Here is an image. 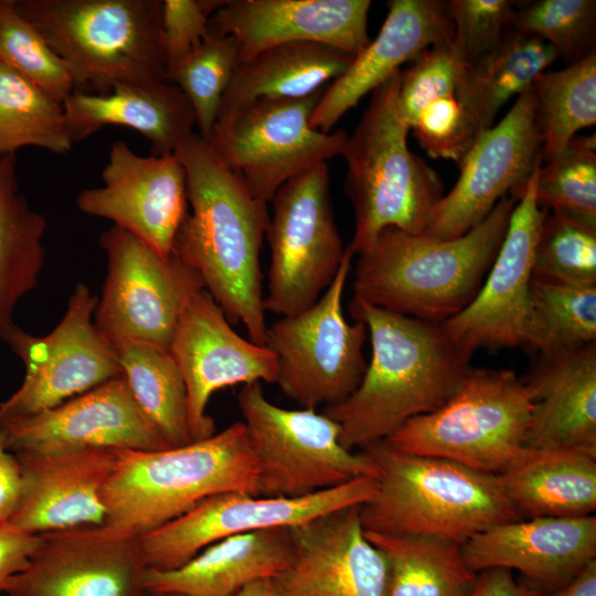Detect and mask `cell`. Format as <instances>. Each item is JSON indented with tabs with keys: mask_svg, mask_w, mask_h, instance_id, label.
Masks as SVG:
<instances>
[{
	"mask_svg": "<svg viewBox=\"0 0 596 596\" xmlns=\"http://www.w3.org/2000/svg\"><path fill=\"white\" fill-rule=\"evenodd\" d=\"M237 404L257 465V494L298 498L358 478H377L375 462L347 449L340 426L316 409L272 403L262 383L242 387Z\"/></svg>",
	"mask_w": 596,
	"mask_h": 596,
	"instance_id": "9",
	"label": "cell"
},
{
	"mask_svg": "<svg viewBox=\"0 0 596 596\" xmlns=\"http://www.w3.org/2000/svg\"><path fill=\"white\" fill-rule=\"evenodd\" d=\"M25 147L71 151L63 105L0 62V157Z\"/></svg>",
	"mask_w": 596,
	"mask_h": 596,
	"instance_id": "37",
	"label": "cell"
},
{
	"mask_svg": "<svg viewBox=\"0 0 596 596\" xmlns=\"http://www.w3.org/2000/svg\"><path fill=\"white\" fill-rule=\"evenodd\" d=\"M538 204L596 219V138L575 136L557 155L542 162L535 183Z\"/></svg>",
	"mask_w": 596,
	"mask_h": 596,
	"instance_id": "43",
	"label": "cell"
},
{
	"mask_svg": "<svg viewBox=\"0 0 596 596\" xmlns=\"http://www.w3.org/2000/svg\"><path fill=\"white\" fill-rule=\"evenodd\" d=\"M541 164L519 193L502 243L477 296L462 311L441 322L449 339L470 355L479 348L531 345L533 259L547 214L535 196Z\"/></svg>",
	"mask_w": 596,
	"mask_h": 596,
	"instance_id": "17",
	"label": "cell"
},
{
	"mask_svg": "<svg viewBox=\"0 0 596 596\" xmlns=\"http://www.w3.org/2000/svg\"><path fill=\"white\" fill-rule=\"evenodd\" d=\"M365 535L386 557V596L471 595L478 573L466 563L461 544L423 535Z\"/></svg>",
	"mask_w": 596,
	"mask_h": 596,
	"instance_id": "34",
	"label": "cell"
},
{
	"mask_svg": "<svg viewBox=\"0 0 596 596\" xmlns=\"http://www.w3.org/2000/svg\"><path fill=\"white\" fill-rule=\"evenodd\" d=\"M97 296L78 281L66 310L46 336L17 324L4 342L24 364L19 389L0 403V419L30 416L121 375L115 348L94 320Z\"/></svg>",
	"mask_w": 596,
	"mask_h": 596,
	"instance_id": "14",
	"label": "cell"
},
{
	"mask_svg": "<svg viewBox=\"0 0 596 596\" xmlns=\"http://www.w3.org/2000/svg\"><path fill=\"white\" fill-rule=\"evenodd\" d=\"M468 566L517 570L540 595L572 581L596 560V517H541L499 523L461 544Z\"/></svg>",
	"mask_w": 596,
	"mask_h": 596,
	"instance_id": "24",
	"label": "cell"
},
{
	"mask_svg": "<svg viewBox=\"0 0 596 596\" xmlns=\"http://www.w3.org/2000/svg\"><path fill=\"white\" fill-rule=\"evenodd\" d=\"M326 87L304 98L257 100L215 124L207 142L254 198L267 203L287 181L340 155L348 134L309 123Z\"/></svg>",
	"mask_w": 596,
	"mask_h": 596,
	"instance_id": "13",
	"label": "cell"
},
{
	"mask_svg": "<svg viewBox=\"0 0 596 596\" xmlns=\"http://www.w3.org/2000/svg\"><path fill=\"white\" fill-rule=\"evenodd\" d=\"M470 596H540V594L515 581L510 570L489 568L478 573Z\"/></svg>",
	"mask_w": 596,
	"mask_h": 596,
	"instance_id": "50",
	"label": "cell"
},
{
	"mask_svg": "<svg viewBox=\"0 0 596 596\" xmlns=\"http://www.w3.org/2000/svg\"><path fill=\"white\" fill-rule=\"evenodd\" d=\"M531 349L553 353L596 342V284L532 277Z\"/></svg>",
	"mask_w": 596,
	"mask_h": 596,
	"instance_id": "38",
	"label": "cell"
},
{
	"mask_svg": "<svg viewBox=\"0 0 596 596\" xmlns=\"http://www.w3.org/2000/svg\"><path fill=\"white\" fill-rule=\"evenodd\" d=\"M411 130L429 157L453 160L457 164L478 136L455 94L427 104Z\"/></svg>",
	"mask_w": 596,
	"mask_h": 596,
	"instance_id": "46",
	"label": "cell"
},
{
	"mask_svg": "<svg viewBox=\"0 0 596 596\" xmlns=\"http://www.w3.org/2000/svg\"><path fill=\"white\" fill-rule=\"evenodd\" d=\"M291 556L290 528L232 535L207 545L177 568H149L145 588L188 596H233L254 582L276 577Z\"/></svg>",
	"mask_w": 596,
	"mask_h": 596,
	"instance_id": "29",
	"label": "cell"
},
{
	"mask_svg": "<svg viewBox=\"0 0 596 596\" xmlns=\"http://www.w3.org/2000/svg\"><path fill=\"white\" fill-rule=\"evenodd\" d=\"M370 0H226L209 31L234 36L240 63L275 45L312 42L356 56L371 42Z\"/></svg>",
	"mask_w": 596,
	"mask_h": 596,
	"instance_id": "23",
	"label": "cell"
},
{
	"mask_svg": "<svg viewBox=\"0 0 596 596\" xmlns=\"http://www.w3.org/2000/svg\"><path fill=\"white\" fill-rule=\"evenodd\" d=\"M15 153L0 157V339L15 326L19 302L40 280L47 221L21 193Z\"/></svg>",
	"mask_w": 596,
	"mask_h": 596,
	"instance_id": "33",
	"label": "cell"
},
{
	"mask_svg": "<svg viewBox=\"0 0 596 596\" xmlns=\"http://www.w3.org/2000/svg\"><path fill=\"white\" fill-rule=\"evenodd\" d=\"M17 456L22 485L9 520L13 525L34 534L103 525V490L115 465L116 449L65 448Z\"/></svg>",
	"mask_w": 596,
	"mask_h": 596,
	"instance_id": "25",
	"label": "cell"
},
{
	"mask_svg": "<svg viewBox=\"0 0 596 596\" xmlns=\"http://www.w3.org/2000/svg\"><path fill=\"white\" fill-rule=\"evenodd\" d=\"M327 162L281 185L272 202L266 237L270 251L265 311L281 317L311 307L333 281L345 248L330 199Z\"/></svg>",
	"mask_w": 596,
	"mask_h": 596,
	"instance_id": "11",
	"label": "cell"
},
{
	"mask_svg": "<svg viewBox=\"0 0 596 596\" xmlns=\"http://www.w3.org/2000/svg\"><path fill=\"white\" fill-rule=\"evenodd\" d=\"M497 476L522 519L578 518L596 511V456L589 453L523 446Z\"/></svg>",
	"mask_w": 596,
	"mask_h": 596,
	"instance_id": "30",
	"label": "cell"
},
{
	"mask_svg": "<svg viewBox=\"0 0 596 596\" xmlns=\"http://www.w3.org/2000/svg\"><path fill=\"white\" fill-rule=\"evenodd\" d=\"M465 67L449 40L429 46L402 70L398 105L409 129L427 104L456 94Z\"/></svg>",
	"mask_w": 596,
	"mask_h": 596,
	"instance_id": "44",
	"label": "cell"
},
{
	"mask_svg": "<svg viewBox=\"0 0 596 596\" xmlns=\"http://www.w3.org/2000/svg\"><path fill=\"white\" fill-rule=\"evenodd\" d=\"M557 58L542 39L511 29L494 49L466 64L455 95L477 135L492 127L507 102L530 89Z\"/></svg>",
	"mask_w": 596,
	"mask_h": 596,
	"instance_id": "32",
	"label": "cell"
},
{
	"mask_svg": "<svg viewBox=\"0 0 596 596\" xmlns=\"http://www.w3.org/2000/svg\"><path fill=\"white\" fill-rule=\"evenodd\" d=\"M67 65L75 86L98 94L167 81L161 0H13Z\"/></svg>",
	"mask_w": 596,
	"mask_h": 596,
	"instance_id": "7",
	"label": "cell"
},
{
	"mask_svg": "<svg viewBox=\"0 0 596 596\" xmlns=\"http://www.w3.org/2000/svg\"><path fill=\"white\" fill-rule=\"evenodd\" d=\"M174 155L187 173L191 212L172 254L195 270L228 322L242 323L248 339L265 345L267 324L259 252L269 216L240 175L196 132Z\"/></svg>",
	"mask_w": 596,
	"mask_h": 596,
	"instance_id": "1",
	"label": "cell"
},
{
	"mask_svg": "<svg viewBox=\"0 0 596 596\" xmlns=\"http://www.w3.org/2000/svg\"><path fill=\"white\" fill-rule=\"evenodd\" d=\"M0 62L61 104L76 88L65 62L13 0H0Z\"/></svg>",
	"mask_w": 596,
	"mask_h": 596,
	"instance_id": "40",
	"label": "cell"
},
{
	"mask_svg": "<svg viewBox=\"0 0 596 596\" xmlns=\"http://www.w3.org/2000/svg\"><path fill=\"white\" fill-rule=\"evenodd\" d=\"M376 478H358L298 498L228 491L214 494L169 523L139 538L148 567L177 568L207 545L227 536L294 528L369 501Z\"/></svg>",
	"mask_w": 596,
	"mask_h": 596,
	"instance_id": "15",
	"label": "cell"
},
{
	"mask_svg": "<svg viewBox=\"0 0 596 596\" xmlns=\"http://www.w3.org/2000/svg\"><path fill=\"white\" fill-rule=\"evenodd\" d=\"M533 402L526 447H564L596 456V342L539 353L522 377Z\"/></svg>",
	"mask_w": 596,
	"mask_h": 596,
	"instance_id": "27",
	"label": "cell"
},
{
	"mask_svg": "<svg viewBox=\"0 0 596 596\" xmlns=\"http://www.w3.org/2000/svg\"><path fill=\"white\" fill-rule=\"evenodd\" d=\"M533 276L596 284V219L561 210L547 213L535 246Z\"/></svg>",
	"mask_w": 596,
	"mask_h": 596,
	"instance_id": "41",
	"label": "cell"
},
{
	"mask_svg": "<svg viewBox=\"0 0 596 596\" xmlns=\"http://www.w3.org/2000/svg\"><path fill=\"white\" fill-rule=\"evenodd\" d=\"M401 72L372 92L340 150L347 162L344 192L354 211L348 245L353 255L366 249L386 227L424 233L445 194L438 173L408 148L411 129L398 105Z\"/></svg>",
	"mask_w": 596,
	"mask_h": 596,
	"instance_id": "6",
	"label": "cell"
},
{
	"mask_svg": "<svg viewBox=\"0 0 596 596\" xmlns=\"http://www.w3.org/2000/svg\"><path fill=\"white\" fill-rule=\"evenodd\" d=\"M233 596H276L272 579H262L254 582Z\"/></svg>",
	"mask_w": 596,
	"mask_h": 596,
	"instance_id": "52",
	"label": "cell"
},
{
	"mask_svg": "<svg viewBox=\"0 0 596 596\" xmlns=\"http://www.w3.org/2000/svg\"><path fill=\"white\" fill-rule=\"evenodd\" d=\"M512 29L542 39L570 65L596 52V1H518Z\"/></svg>",
	"mask_w": 596,
	"mask_h": 596,
	"instance_id": "42",
	"label": "cell"
},
{
	"mask_svg": "<svg viewBox=\"0 0 596 596\" xmlns=\"http://www.w3.org/2000/svg\"><path fill=\"white\" fill-rule=\"evenodd\" d=\"M238 64L237 40L210 32L199 47L168 70L167 81L177 85L189 99L199 135L206 141Z\"/></svg>",
	"mask_w": 596,
	"mask_h": 596,
	"instance_id": "39",
	"label": "cell"
},
{
	"mask_svg": "<svg viewBox=\"0 0 596 596\" xmlns=\"http://www.w3.org/2000/svg\"><path fill=\"white\" fill-rule=\"evenodd\" d=\"M21 466L15 454L7 447L6 436L0 426V521L10 520L21 494Z\"/></svg>",
	"mask_w": 596,
	"mask_h": 596,
	"instance_id": "49",
	"label": "cell"
},
{
	"mask_svg": "<svg viewBox=\"0 0 596 596\" xmlns=\"http://www.w3.org/2000/svg\"><path fill=\"white\" fill-rule=\"evenodd\" d=\"M518 199L504 195L479 224L451 240L384 228L359 254L354 297L424 321L455 317L481 288Z\"/></svg>",
	"mask_w": 596,
	"mask_h": 596,
	"instance_id": "3",
	"label": "cell"
},
{
	"mask_svg": "<svg viewBox=\"0 0 596 596\" xmlns=\"http://www.w3.org/2000/svg\"><path fill=\"white\" fill-rule=\"evenodd\" d=\"M228 491L257 494V465L243 422L179 447L116 449L103 490V525L140 538Z\"/></svg>",
	"mask_w": 596,
	"mask_h": 596,
	"instance_id": "4",
	"label": "cell"
},
{
	"mask_svg": "<svg viewBox=\"0 0 596 596\" xmlns=\"http://www.w3.org/2000/svg\"><path fill=\"white\" fill-rule=\"evenodd\" d=\"M99 245L107 272L94 312L96 326L113 347L143 342L168 349L187 301L204 288L199 274L115 225L100 234Z\"/></svg>",
	"mask_w": 596,
	"mask_h": 596,
	"instance_id": "12",
	"label": "cell"
},
{
	"mask_svg": "<svg viewBox=\"0 0 596 596\" xmlns=\"http://www.w3.org/2000/svg\"><path fill=\"white\" fill-rule=\"evenodd\" d=\"M13 454L65 448L159 450L169 448L136 404L123 375L62 404L0 419Z\"/></svg>",
	"mask_w": 596,
	"mask_h": 596,
	"instance_id": "21",
	"label": "cell"
},
{
	"mask_svg": "<svg viewBox=\"0 0 596 596\" xmlns=\"http://www.w3.org/2000/svg\"><path fill=\"white\" fill-rule=\"evenodd\" d=\"M377 35L328 85L310 116V126L330 132L360 99L372 93L423 51L453 39L447 1L391 0Z\"/></svg>",
	"mask_w": 596,
	"mask_h": 596,
	"instance_id": "26",
	"label": "cell"
},
{
	"mask_svg": "<svg viewBox=\"0 0 596 596\" xmlns=\"http://www.w3.org/2000/svg\"><path fill=\"white\" fill-rule=\"evenodd\" d=\"M140 596H188L175 592H155L146 589Z\"/></svg>",
	"mask_w": 596,
	"mask_h": 596,
	"instance_id": "53",
	"label": "cell"
},
{
	"mask_svg": "<svg viewBox=\"0 0 596 596\" xmlns=\"http://www.w3.org/2000/svg\"><path fill=\"white\" fill-rule=\"evenodd\" d=\"M114 348L136 404L168 446L193 441L185 383L169 350L143 342Z\"/></svg>",
	"mask_w": 596,
	"mask_h": 596,
	"instance_id": "35",
	"label": "cell"
},
{
	"mask_svg": "<svg viewBox=\"0 0 596 596\" xmlns=\"http://www.w3.org/2000/svg\"><path fill=\"white\" fill-rule=\"evenodd\" d=\"M363 322L372 355L355 391L323 412L340 426L350 450L384 440L408 419L440 407L470 366L441 323L394 313L353 297L349 305Z\"/></svg>",
	"mask_w": 596,
	"mask_h": 596,
	"instance_id": "2",
	"label": "cell"
},
{
	"mask_svg": "<svg viewBox=\"0 0 596 596\" xmlns=\"http://www.w3.org/2000/svg\"><path fill=\"white\" fill-rule=\"evenodd\" d=\"M532 409L514 371L471 366L440 407L408 419L383 441L398 453L498 475L523 447Z\"/></svg>",
	"mask_w": 596,
	"mask_h": 596,
	"instance_id": "8",
	"label": "cell"
},
{
	"mask_svg": "<svg viewBox=\"0 0 596 596\" xmlns=\"http://www.w3.org/2000/svg\"><path fill=\"white\" fill-rule=\"evenodd\" d=\"M62 105L73 145L105 126H123L149 139L152 155H164L174 152L194 132L195 115L189 99L168 81L120 83L105 94L75 88Z\"/></svg>",
	"mask_w": 596,
	"mask_h": 596,
	"instance_id": "28",
	"label": "cell"
},
{
	"mask_svg": "<svg viewBox=\"0 0 596 596\" xmlns=\"http://www.w3.org/2000/svg\"><path fill=\"white\" fill-rule=\"evenodd\" d=\"M225 1L161 0V35L168 70L201 45L210 33L211 17Z\"/></svg>",
	"mask_w": 596,
	"mask_h": 596,
	"instance_id": "47",
	"label": "cell"
},
{
	"mask_svg": "<svg viewBox=\"0 0 596 596\" xmlns=\"http://www.w3.org/2000/svg\"><path fill=\"white\" fill-rule=\"evenodd\" d=\"M292 556L276 596H386L389 564L365 535L359 505L290 528Z\"/></svg>",
	"mask_w": 596,
	"mask_h": 596,
	"instance_id": "22",
	"label": "cell"
},
{
	"mask_svg": "<svg viewBox=\"0 0 596 596\" xmlns=\"http://www.w3.org/2000/svg\"><path fill=\"white\" fill-rule=\"evenodd\" d=\"M352 257L347 246L333 281L316 304L267 327L265 345L276 358V383L301 408L342 402L366 370V327L359 320L349 322L342 310Z\"/></svg>",
	"mask_w": 596,
	"mask_h": 596,
	"instance_id": "10",
	"label": "cell"
},
{
	"mask_svg": "<svg viewBox=\"0 0 596 596\" xmlns=\"http://www.w3.org/2000/svg\"><path fill=\"white\" fill-rule=\"evenodd\" d=\"M361 450L379 469L374 496L359 505L365 531L462 544L488 528L522 519L497 475L449 459L398 453L383 440Z\"/></svg>",
	"mask_w": 596,
	"mask_h": 596,
	"instance_id": "5",
	"label": "cell"
},
{
	"mask_svg": "<svg viewBox=\"0 0 596 596\" xmlns=\"http://www.w3.org/2000/svg\"><path fill=\"white\" fill-rule=\"evenodd\" d=\"M41 535L23 531L9 520L0 521V594L25 571L38 551Z\"/></svg>",
	"mask_w": 596,
	"mask_h": 596,
	"instance_id": "48",
	"label": "cell"
},
{
	"mask_svg": "<svg viewBox=\"0 0 596 596\" xmlns=\"http://www.w3.org/2000/svg\"><path fill=\"white\" fill-rule=\"evenodd\" d=\"M102 179L103 185L81 191L77 209L111 221L160 256L170 257L189 213L187 173L174 152L140 156L125 141H115Z\"/></svg>",
	"mask_w": 596,
	"mask_h": 596,
	"instance_id": "18",
	"label": "cell"
},
{
	"mask_svg": "<svg viewBox=\"0 0 596 596\" xmlns=\"http://www.w3.org/2000/svg\"><path fill=\"white\" fill-rule=\"evenodd\" d=\"M543 139L532 87L505 116L478 134L458 164L459 177L433 209L423 234L459 237L479 224L507 194H519L543 162Z\"/></svg>",
	"mask_w": 596,
	"mask_h": 596,
	"instance_id": "16",
	"label": "cell"
},
{
	"mask_svg": "<svg viewBox=\"0 0 596 596\" xmlns=\"http://www.w3.org/2000/svg\"><path fill=\"white\" fill-rule=\"evenodd\" d=\"M542 134L543 162L560 153L583 128L596 123V52L532 85Z\"/></svg>",
	"mask_w": 596,
	"mask_h": 596,
	"instance_id": "36",
	"label": "cell"
},
{
	"mask_svg": "<svg viewBox=\"0 0 596 596\" xmlns=\"http://www.w3.org/2000/svg\"><path fill=\"white\" fill-rule=\"evenodd\" d=\"M540 596H596V560L589 562L567 584Z\"/></svg>",
	"mask_w": 596,
	"mask_h": 596,
	"instance_id": "51",
	"label": "cell"
},
{
	"mask_svg": "<svg viewBox=\"0 0 596 596\" xmlns=\"http://www.w3.org/2000/svg\"><path fill=\"white\" fill-rule=\"evenodd\" d=\"M352 60L338 49L312 42L266 49L237 65L216 123L226 121L257 100L310 96L338 78Z\"/></svg>",
	"mask_w": 596,
	"mask_h": 596,
	"instance_id": "31",
	"label": "cell"
},
{
	"mask_svg": "<svg viewBox=\"0 0 596 596\" xmlns=\"http://www.w3.org/2000/svg\"><path fill=\"white\" fill-rule=\"evenodd\" d=\"M168 350L185 383L193 440L215 433L206 408L216 391L236 384L276 383L275 354L241 337L204 288L187 301Z\"/></svg>",
	"mask_w": 596,
	"mask_h": 596,
	"instance_id": "19",
	"label": "cell"
},
{
	"mask_svg": "<svg viewBox=\"0 0 596 596\" xmlns=\"http://www.w3.org/2000/svg\"><path fill=\"white\" fill-rule=\"evenodd\" d=\"M515 0H450L451 43L466 64L494 49L512 29Z\"/></svg>",
	"mask_w": 596,
	"mask_h": 596,
	"instance_id": "45",
	"label": "cell"
},
{
	"mask_svg": "<svg viewBox=\"0 0 596 596\" xmlns=\"http://www.w3.org/2000/svg\"><path fill=\"white\" fill-rule=\"evenodd\" d=\"M28 568L14 576L8 596H140L149 570L139 538L104 525L41 533Z\"/></svg>",
	"mask_w": 596,
	"mask_h": 596,
	"instance_id": "20",
	"label": "cell"
}]
</instances>
